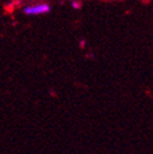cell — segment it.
<instances>
[{
    "instance_id": "1",
    "label": "cell",
    "mask_w": 153,
    "mask_h": 154,
    "mask_svg": "<svg viewBox=\"0 0 153 154\" xmlns=\"http://www.w3.org/2000/svg\"><path fill=\"white\" fill-rule=\"evenodd\" d=\"M50 11V5L47 3H39L33 5H26L22 9V12L27 16H41Z\"/></svg>"
},
{
    "instance_id": "2",
    "label": "cell",
    "mask_w": 153,
    "mask_h": 154,
    "mask_svg": "<svg viewBox=\"0 0 153 154\" xmlns=\"http://www.w3.org/2000/svg\"><path fill=\"white\" fill-rule=\"evenodd\" d=\"M70 5H71V8H72L73 10H80L81 6H82V4H81L80 0H70Z\"/></svg>"
},
{
    "instance_id": "3",
    "label": "cell",
    "mask_w": 153,
    "mask_h": 154,
    "mask_svg": "<svg viewBox=\"0 0 153 154\" xmlns=\"http://www.w3.org/2000/svg\"><path fill=\"white\" fill-rule=\"evenodd\" d=\"M86 44H87V43H86L85 39H81V41H80V48H81V49H85V48H86Z\"/></svg>"
}]
</instances>
